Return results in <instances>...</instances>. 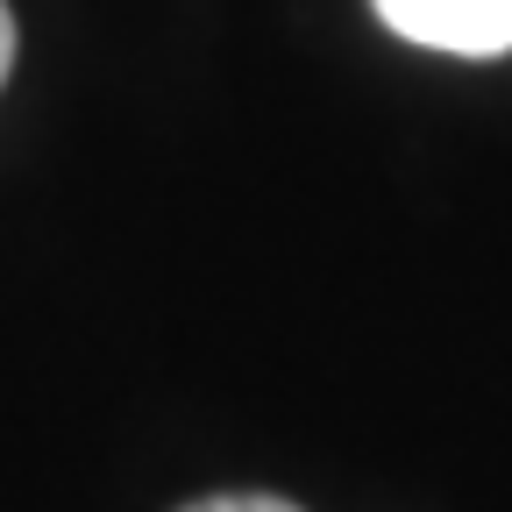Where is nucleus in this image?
Here are the masks:
<instances>
[{
	"instance_id": "f257e3e1",
	"label": "nucleus",
	"mask_w": 512,
	"mask_h": 512,
	"mask_svg": "<svg viewBox=\"0 0 512 512\" xmlns=\"http://www.w3.org/2000/svg\"><path fill=\"white\" fill-rule=\"evenodd\" d=\"M392 36L448 57H505L512 50V0H377Z\"/></svg>"
},
{
	"instance_id": "f03ea898",
	"label": "nucleus",
	"mask_w": 512,
	"mask_h": 512,
	"mask_svg": "<svg viewBox=\"0 0 512 512\" xmlns=\"http://www.w3.org/2000/svg\"><path fill=\"white\" fill-rule=\"evenodd\" d=\"M185 512H299V505L264 498V491H228V498H200V505H185Z\"/></svg>"
},
{
	"instance_id": "7ed1b4c3",
	"label": "nucleus",
	"mask_w": 512,
	"mask_h": 512,
	"mask_svg": "<svg viewBox=\"0 0 512 512\" xmlns=\"http://www.w3.org/2000/svg\"><path fill=\"white\" fill-rule=\"evenodd\" d=\"M8 64H15V15H8V0H0V79H8Z\"/></svg>"
}]
</instances>
